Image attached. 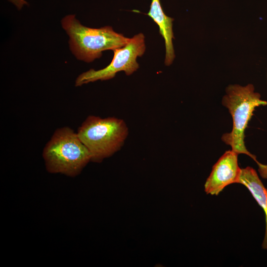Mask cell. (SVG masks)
Wrapping results in <instances>:
<instances>
[{"mask_svg":"<svg viewBox=\"0 0 267 267\" xmlns=\"http://www.w3.org/2000/svg\"><path fill=\"white\" fill-rule=\"evenodd\" d=\"M222 103L232 116L233 127L231 132L224 134L222 140L231 146L232 150L249 156L258 165L262 177L267 178V165L259 163L256 157L247 150L244 143L245 131L256 107L267 105V101L261 99L259 93L254 92V86L229 85L226 89Z\"/></svg>","mask_w":267,"mask_h":267,"instance_id":"6da1fadb","label":"cell"},{"mask_svg":"<svg viewBox=\"0 0 267 267\" xmlns=\"http://www.w3.org/2000/svg\"><path fill=\"white\" fill-rule=\"evenodd\" d=\"M43 157L48 173L70 177L79 175L91 161L87 147L68 127L55 131L44 148Z\"/></svg>","mask_w":267,"mask_h":267,"instance_id":"7a4b0ae2","label":"cell"},{"mask_svg":"<svg viewBox=\"0 0 267 267\" xmlns=\"http://www.w3.org/2000/svg\"><path fill=\"white\" fill-rule=\"evenodd\" d=\"M63 28L69 37L71 50L79 60L87 62L100 58L102 52L125 46L130 38L115 32L110 26L91 28L82 25L74 14L61 20Z\"/></svg>","mask_w":267,"mask_h":267,"instance_id":"3957f363","label":"cell"},{"mask_svg":"<svg viewBox=\"0 0 267 267\" xmlns=\"http://www.w3.org/2000/svg\"><path fill=\"white\" fill-rule=\"evenodd\" d=\"M77 133L89 150L91 161L99 163L120 149L128 134V129L122 119L89 116Z\"/></svg>","mask_w":267,"mask_h":267,"instance_id":"277c9868","label":"cell"},{"mask_svg":"<svg viewBox=\"0 0 267 267\" xmlns=\"http://www.w3.org/2000/svg\"><path fill=\"white\" fill-rule=\"evenodd\" d=\"M144 40L142 33L135 35L125 46L113 50L114 56L108 66L98 70L90 69L80 74L76 80L75 86H81L97 80H108L120 71L125 72L127 75L132 74L139 67L137 57L141 56L145 51Z\"/></svg>","mask_w":267,"mask_h":267,"instance_id":"5b68a950","label":"cell"},{"mask_svg":"<svg viewBox=\"0 0 267 267\" xmlns=\"http://www.w3.org/2000/svg\"><path fill=\"white\" fill-rule=\"evenodd\" d=\"M238 154L226 151L213 166L204 184L207 194L218 195L227 185L238 183L241 169L238 164Z\"/></svg>","mask_w":267,"mask_h":267,"instance_id":"8992f818","label":"cell"},{"mask_svg":"<svg viewBox=\"0 0 267 267\" xmlns=\"http://www.w3.org/2000/svg\"><path fill=\"white\" fill-rule=\"evenodd\" d=\"M147 14L157 24L159 32L165 41L166 54L165 64L170 65L175 57L173 44L174 19L167 16L162 9L160 0H151L149 11Z\"/></svg>","mask_w":267,"mask_h":267,"instance_id":"52a82bcc","label":"cell"},{"mask_svg":"<svg viewBox=\"0 0 267 267\" xmlns=\"http://www.w3.org/2000/svg\"><path fill=\"white\" fill-rule=\"evenodd\" d=\"M238 183L244 185L263 208L265 214L266 230L262 248L267 250V189L259 178L256 171L251 167L241 169Z\"/></svg>","mask_w":267,"mask_h":267,"instance_id":"ba28073f","label":"cell"},{"mask_svg":"<svg viewBox=\"0 0 267 267\" xmlns=\"http://www.w3.org/2000/svg\"><path fill=\"white\" fill-rule=\"evenodd\" d=\"M12 3L18 10H21L25 5H28V2L25 0H7Z\"/></svg>","mask_w":267,"mask_h":267,"instance_id":"9c48e42d","label":"cell"}]
</instances>
